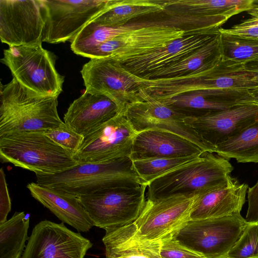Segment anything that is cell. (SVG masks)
Segmentation results:
<instances>
[{
	"label": "cell",
	"instance_id": "1",
	"mask_svg": "<svg viewBox=\"0 0 258 258\" xmlns=\"http://www.w3.org/2000/svg\"><path fill=\"white\" fill-rule=\"evenodd\" d=\"M35 175L37 184L77 198L108 188L147 185L136 172L130 157L106 162L78 164L54 174Z\"/></svg>",
	"mask_w": 258,
	"mask_h": 258
},
{
	"label": "cell",
	"instance_id": "2",
	"mask_svg": "<svg viewBox=\"0 0 258 258\" xmlns=\"http://www.w3.org/2000/svg\"><path fill=\"white\" fill-rule=\"evenodd\" d=\"M57 98L32 94L13 78L6 85L1 83L0 137L16 132H45L63 125Z\"/></svg>",
	"mask_w": 258,
	"mask_h": 258
},
{
	"label": "cell",
	"instance_id": "3",
	"mask_svg": "<svg viewBox=\"0 0 258 258\" xmlns=\"http://www.w3.org/2000/svg\"><path fill=\"white\" fill-rule=\"evenodd\" d=\"M233 167L228 160L206 152L147 184L148 199L199 195L225 186Z\"/></svg>",
	"mask_w": 258,
	"mask_h": 258
},
{
	"label": "cell",
	"instance_id": "4",
	"mask_svg": "<svg viewBox=\"0 0 258 258\" xmlns=\"http://www.w3.org/2000/svg\"><path fill=\"white\" fill-rule=\"evenodd\" d=\"M0 160L35 174H54L79 164L70 151L43 132H22L0 137Z\"/></svg>",
	"mask_w": 258,
	"mask_h": 258
},
{
	"label": "cell",
	"instance_id": "5",
	"mask_svg": "<svg viewBox=\"0 0 258 258\" xmlns=\"http://www.w3.org/2000/svg\"><path fill=\"white\" fill-rule=\"evenodd\" d=\"M187 28L186 20L181 17L149 21L144 27L102 43L93 50L87 57H106L117 62H122L165 46L185 35L192 34L187 31Z\"/></svg>",
	"mask_w": 258,
	"mask_h": 258
},
{
	"label": "cell",
	"instance_id": "6",
	"mask_svg": "<svg viewBox=\"0 0 258 258\" xmlns=\"http://www.w3.org/2000/svg\"><path fill=\"white\" fill-rule=\"evenodd\" d=\"M56 57L42 44L10 47L4 50L1 61L24 88L36 95L58 97L64 77L55 67Z\"/></svg>",
	"mask_w": 258,
	"mask_h": 258
},
{
	"label": "cell",
	"instance_id": "7",
	"mask_svg": "<svg viewBox=\"0 0 258 258\" xmlns=\"http://www.w3.org/2000/svg\"><path fill=\"white\" fill-rule=\"evenodd\" d=\"M248 223L240 214L189 220L173 235L181 244L205 258H223Z\"/></svg>",
	"mask_w": 258,
	"mask_h": 258
},
{
	"label": "cell",
	"instance_id": "8",
	"mask_svg": "<svg viewBox=\"0 0 258 258\" xmlns=\"http://www.w3.org/2000/svg\"><path fill=\"white\" fill-rule=\"evenodd\" d=\"M147 185L122 186L77 197L94 226L105 231L133 223L145 203Z\"/></svg>",
	"mask_w": 258,
	"mask_h": 258
},
{
	"label": "cell",
	"instance_id": "9",
	"mask_svg": "<svg viewBox=\"0 0 258 258\" xmlns=\"http://www.w3.org/2000/svg\"><path fill=\"white\" fill-rule=\"evenodd\" d=\"M137 95L138 100L128 104L124 111L137 133L148 129L170 132L191 141L205 152L214 153L215 147L185 123L184 114L157 100L139 87Z\"/></svg>",
	"mask_w": 258,
	"mask_h": 258
},
{
	"label": "cell",
	"instance_id": "10",
	"mask_svg": "<svg viewBox=\"0 0 258 258\" xmlns=\"http://www.w3.org/2000/svg\"><path fill=\"white\" fill-rule=\"evenodd\" d=\"M197 195H179L147 199L139 217L130 225L135 234L143 240H161L173 235L190 220V214Z\"/></svg>",
	"mask_w": 258,
	"mask_h": 258
},
{
	"label": "cell",
	"instance_id": "11",
	"mask_svg": "<svg viewBox=\"0 0 258 258\" xmlns=\"http://www.w3.org/2000/svg\"><path fill=\"white\" fill-rule=\"evenodd\" d=\"M110 0H40L45 25L42 42L70 41L109 5Z\"/></svg>",
	"mask_w": 258,
	"mask_h": 258
},
{
	"label": "cell",
	"instance_id": "12",
	"mask_svg": "<svg viewBox=\"0 0 258 258\" xmlns=\"http://www.w3.org/2000/svg\"><path fill=\"white\" fill-rule=\"evenodd\" d=\"M137 134L124 111L84 137L74 155L79 164L103 163L130 157Z\"/></svg>",
	"mask_w": 258,
	"mask_h": 258
},
{
	"label": "cell",
	"instance_id": "13",
	"mask_svg": "<svg viewBox=\"0 0 258 258\" xmlns=\"http://www.w3.org/2000/svg\"><path fill=\"white\" fill-rule=\"evenodd\" d=\"M44 25L40 0H0V38L9 47L42 44Z\"/></svg>",
	"mask_w": 258,
	"mask_h": 258
},
{
	"label": "cell",
	"instance_id": "14",
	"mask_svg": "<svg viewBox=\"0 0 258 258\" xmlns=\"http://www.w3.org/2000/svg\"><path fill=\"white\" fill-rule=\"evenodd\" d=\"M93 243L64 224L44 220L33 228L22 258H85Z\"/></svg>",
	"mask_w": 258,
	"mask_h": 258
},
{
	"label": "cell",
	"instance_id": "15",
	"mask_svg": "<svg viewBox=\"0 0 258 258\" xmlns=\"http://www.w3.org/2000/svg\"><path fill=\"white\" fill-rule=\"evenodd\" d=\"M86 92L105 96L120 111L138 100L139 86L130 77L119 71L106 58H92L81 71Z\"/></svg>",
	"mask_w": 258,
	"mask_h": 258
},
{
	"label": "cell",
	"instance_id": "16",
	"mask_svg": "<svg viewBox=\"0 0 258 258\" xmlns=\"http://www.w3.org/2000/svg\"><path fill=\"white\" fill-rule=\"evenodd\" d=\"M257 119L258 104L248 102L200 116L186 117L184 121L216 147Z\"/></svg>",
	"mask_w": 258,
	"mask_h": 258
},
{
	"label": "cell",
	"instance_id": "17",
	"mask_svg": "<svg viewBox=\"0 0 258 258\" xmlns=\"http://www.w3.org/2000/svg\"><path fill=\"white\" fill-rule=\"evenodd\" d=\"M219 32L218 30L186 35L165 46L118 63L127 72L142 76L181 60L207 44Z\"/></svg>",
	"mask_w": 258,
	"mask_h": 258
},
{
	"label": "cell",
	"instance_id": "18",
	"mask_svg": "<svg viewBox=\"0 0 258 258\" xmlns=\"http://www.w3.org/2000/svg\"><path fill=\"white\" fill-rule=\"evenodd\" d=\"M199 146L174 133L159 129L137 133L130 156L134 160L154 158H178L201 156Z\"/></svg>",
	"mask_w": 258,
	"mask_h": 258
},
{
	"label": "cell",
	"instance_id": "19",
	"mask_svg": "<svg viewBox=\"0 0 258 258\" xmlns=\"http://www.w3.org/2000/svg\"><path fill=\"white\" fill-rule=\"evenodd\" d=\"M119 112L107 97L85 92L70 105L63 119L67 126L85 137Z\"/></svg>",
	"mask_w": 258,
	"mask_h": 258
},
{
	"label": "cell",
	"instance_id": "20",
	"mask_svg": "<svg viewBox=\"0 0 258 258\" xmlns=\"http://www.w3.org/2000/svg\"><path fill=\"white\" fill-rule=\"evenodd\" d=\"M248 189L247 184L240 183L230 176L225 186L197 196L190 214V220L240 214Z\"/></svg>",
	"mask_w": 258,
	"mask_h": 258
},
{
	"label": "cell",
	"instance_id": "21",
	"mask_svg": "<svg viewBox=\"0 0 258 258\" xmlns=\"http://www.w3.org/2000/svg\"><path fill=\"white\" fill-rule=\"evenodd\" d=\"M160 101L186 117L200 116L252 102L248 90H216L208 95L184 93Z\"/></svg>",
	"mask_w": 258,
	"mask_h": 258
},
{
	"label": "cell",
	"instance_id": "22",
	"mask_svg": "<svg viewBox=\"0 0 258 258\" xmlns=\"http://www.w3.org/2000/svg\"><path fill=\"white\" fill-rule=\"evenodd\" d=\"M27 188L33 198L62 222L71 226L78 232H88L94 226L77 197L36 182L28 183Z\"/></svg>",
	"mask_w": 258,
	"mask_h": 258
},
{
	"label": "cell",
	"instance_id": "23",
	"mask_svg": "<svg viewBox=\"0 0 258 258\" xmlns=\"http://www.w3.org/2000/svg\"><path fill=\"white\" fill-rule=\"evenodd\" d=\"M161 240L141 239L130 224L108 230L102 238L105 258H161Z\"/></svg>",
	"mask_w": 258,
	"mask_h": 258
},
{
	"label": "cell",
	"instance_id": "24",
	"mask_svg": "<svg viewBox=\"0 0 258 258\" xmlns=\"http://www.w3.org/2000/svg\"><path fill=\"white\" fill-rule=\"evenodd\" d=\"M254 0H166L164 13L169 17L232 16L252 8Z\"/></svg>",
	"mask_w": 258,
	"mask_h": 258
},
{
	"label": "cell",
	"instance_id": "25",
	"mask_svg": "<svg viewBox=\"0 0 258 258\" xmlns=\"http://www.w3.org/2000/svg\"><path fill=\"white\" fill-rule=\"evenodd\" d=\"M164 11L162 1L110 0L108 6L91 21L102 26H120L135 18Z\"/></svg>",
	"mask_w": 258,
	"mask_h": 258
},
{
	"label": "cell",
	"instance_id": "26",
	"mask_svg": "<svg viewBox=\"0 0 258 258\" xmlns=\"http://www.w3.org/2000/svg\"><path fill=\"white\" fill-rule=\"evenodd\" d=\"M220 35L219 32L207 44L181 60L159 70L139 77L146 79L172 78L197 70L208 61L222 57Z\"/></svg>",
	"mask_w": 258,
	"mask_h": 258
},
{
	"label": "cell",
	"instance_id": "27",
	"mask_svg": "<svg viewBox=\"0 0 258 258\" xmlns=\"http://www.w3.org/2000/svg\"><path fill=\"white\" fill-rule=\"evenodd\" d=\"M214 153L239 163H258V119L216 146Z\"/></svg>",
	"mask_w": 258,
	"mask_h": 258
},
{
	"label": "cell",
	"instance_id": "28",
	"mask_svg": "<svg viewBox=\"0 0 258 258\" xmlns=\"http://www.w3.org/2000/svg\"><path fill=\"white\" fill-rule=\"evenodd\" d=\"M30 217L24 212H16L0 224V258H22L28 240Z\"/></svg>",
	"mask_w": 258,
	"mask_h": 258
},
{
	"label": "cell",
	"instance_id": "29",
	"mask_svg": "<svg viewBox=\"0 0 258 258\" xmlns=\"http://www.w3.org/2000/svg\"><path fill=\"white\" fill-rule=\"evenodd\" d=\"M222 59L246 64L258 61V41L219 29Z\"/></svg>",
	"mask_w": 258,
	"mask_h": 258
},
{
	"label": "cell",
	"instance_id": "30",
	"mask_svg": "<svg viewBox=\"0 0 258 258\" xmlns=\"http://www.w3.org/2000/svg\"><path fill=\"white\" fill-rule=\"evenodd\" d=\"M198 157L149 158L134 160L133 164L138 175L147 185L153 180Z\"/></svg>",
	"mask_w": 258,
	"mask_h": 258
},
{
	"label": "cell",
	"instance_id": "31",
	"mask_svg": "<svg viewBox=\"0 0 258 258\" xmlns=\"http://www.w3.org/2000/svg\"><path fill=\"white\" fill-rule=\"evenodd\" d=\"M223 258H258V221L248 223Z\"/></svg>",
	"mask_w": 258,
	"mask_h": 258
},
{
	"label": "cell",
	"instance_id": "32",
	"mask_svg": "<svg viewBox=\"0 0 258 258\" xmlns=\"http://www.w3.org/2000/svg\"><path fill=\"white\" fill-rule=\"evenodd\" d=\"M53 142L64 149L72 152L74 155L79 150L84 137L79 134L64 124L57 128L44 132Z\"/></svg>",
	"mask_w": 258,
	"mask_h": 258
},
{
	"label": "cell",
	"instance_id": "33",
	"mask_svg": "<svg viewBox=\"0 0 258 258\" xmlns=\"http://www.w3.org/2000/svg\"><path fill=\"white\" fill-rule=\"evenodd\" d=\"M247 13L250 16L248 19L229 29L220 28L219 30L228 34L258 41V1H255L253 7Z\"/></svg>",
	"mask_w": 258,
	"mask_h": 258
},
{
	"label": "cell",
	"instance_id": "34",
	"mask_svg": "<svg viewBox=\"0 0 258 258\" xmlns=\"http://www.w3.org/2000/svg\"><path fill=\"white\" fill-rule=\"evenodd\" d=\"M160 254L161 258H205L181 244L173 235L161 240Z\"/></svg>",
	"mask_w": 258,
	"mask_h": 258
},
{
	"label": "cell",
	"instance_id": "35",
	"mask_svg": "<svg viewBox=\"0 0 258 258\" xmlns=\"http://www.w3.org/2000/svg\"><path fill=\"white\" fill-rule=\"evenodd\" d=\"M11 210V202L9 196L6 176L2 168L0 170V224L7 220Z\"/></svg>",
	"mask_w": 258,
	"mask_h": 258
},
{
	"label": "cell",
	"instance_id": "36",
	"mask_svg": "<svg viewBox=\"0 0 258 258\" xmlns=\"http://www.w3.org/2000/svg\"><path fill=\"white\" fill-rule=\"evenodd\" d=\"M248 208L246 220L249 223L258 221V181L247 190Z\"/></svg>",
	"mask_w": 258,
	"mask_h": 258
},
{
	"label": "cell",
	"instance_id": "37",
	"mask_svg": "<svg viewBox=\"0 0 258 258\" xmlns=\"http://www.w3.org/2000/svg\"><path fill=\"white\" fill-rule=\"evenodd\" d=\"M248 93L251 101L258 104V85L248 90Z\"/></svg>",
	"mask_w": 258,
	"mask_h": 258
},
{
	"label": "cell",
	"instance_id": "38",
	"mask_svg": "<svg viewBox=\"0 0 258 258\" xmlns=\"http://www.w3.org/2000/svg\"><path fill=\"white\" fill-rule=\"evenodd\" d=\"M246 67L248 70L255 73L258 77V61L247 63Z\"/></svg>",
	"mask_w": 258,
	"mask_h": 258
}]
</instances>
